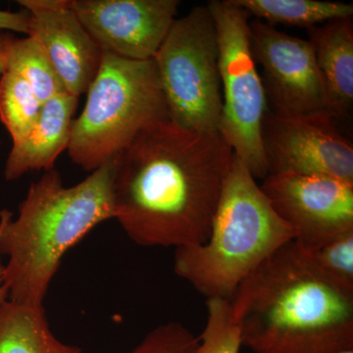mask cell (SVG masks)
Segmentation results:
<instances>
[{
	"instance_id": "6da1fadb",
	"label": "cell",
	"mask_w": 353,
	"mask_h": 353,
	"mask_svg": "<svg viewBox=\"0 0 353 353\" xmlns=\"http://www.w3.org/2000/svg\"><path fill=\"white\" fill-rule=\"evenodd\" d=\"M233 157L219 132L150 123L115 158L114 219L139 245L204 243Z\"/></svg>"
},
{
	"instance_id": "ffe728a7",
	"label": "cell",
	"mask_w": 353,
	"mask_h": 353,
	"mask_svg": "<svg viewBox=\"0 0 353 353\" xmlns=\"http://www.w3.org/2000/svg\"><path fill=\"white\" fill-rule=\"evenodd\" d=\"M301 250L323 277L336 287L353 292V231L315 248Z\"/></svg>"
},
{
	"instance_id": "d4e9b609",
	"label": "cell",
	"mask_w": 353,
	"mask_h": 353,
	"mask_svg": "<svg viewBox=\"0 0 353 353\" xmlns=\"http://www.w3.org/2000/svg\"><path fill=\"white\" fill-rule=\"evenodd\" d=\"M343 353H353V350H352V352H343Z\"/></svg>"
},
{
	"instance_id": "7402d4cb",
	"label": "cell",
	"mask_w": 353,
	"mask_h": 353,
	"mask_svg": "<svg viewBox=\"0 0 353 353\" xmlns=\"http://www.w3.org/2000/svg\"><path fill=\"white\" fill-rule=\"evenodd\" d=\"M0 30H8L21 34H29L30 15L28 11L11 12L0 10Z\"/></svg>"
},
{
	"instance_id": "5b68a950",
	"label": "cell",
	"mask_w": 353,
	"mask_h": 353,
	"mask_svg": "<svg viewBox=\"0 0 353 353\" xmlns=\"http://www.w3.org/2000/svg\"><path fill=\"white\" fill-rule=\"evenodd\" d=\"M87 94L67 150L73 163L90 173L126 150L143 128L169 116L153 59L137 61L103 52Z\"/></svg>"
},
{
	"instance_id": "4fadbf2b",
	"label": "cell",
	"mask_w": 353,
	"mask_h": 353,
	"mask_svg": "<svg viewBox=\"0 0 353 353\" xmlns=\"http://www.w3.org/2000/svg\"><path fill=\"white\" fill-rule=\"evenodd\" d=\"M78 102L79 97L63 92L43 103L32 131L13 143L4 170L7 181L55 168L57 157L68 148Z\"/></svg>"
},
{
	"instance_id": "2e32d148",
	"label": "cell",
	"mask_w": 353,
	"mask_h": 353,
	"mask_svg": "<svg viewBox=\"0 0 353 353\" xmlns=\"http://www.w3.org/2000/svg\"><path fill=\"white\" fill-rule=\"evenodd\" d=\"M248 15L273 26L285 24L306 29L321 23L347 19L353 15V6L343 2L318 0H233Z\"/></svg>"
},
{
	"instance_id": "9c48e42d",
	"label": "cell",
	"mask_w": 353,
	"mask_h": 353,
	"mask_svg": "<svg viewBox=\"0 0 353 353\" xmlns=\"http://www.w3.org/2000/svg\"><path fill=\"white\" fill-rule=\"evenodd\" d=\"M250 32L253 57L263 68L265 92L272 112L332 116L308 39L290 36L259 19L250 21Z\"/></svg>"
},
{
	"instance_id": "277c9868",
	"label": "cell",
	"mask_w": 353,
	"mask_h": 353,
	"mask_svg": "<svg viewBox=\"0 0 353 353\" xmlns=\"http://www.w3.org/2000/svg\"><path fill=\"white\" fill-rule=\"evenodd\" d=\"M294 238L234 153L208 240L175 248L174 271L206 299H231L253 271Z\"/></svg>"
},
{
	"instance_id": "5bb4252c",
	"label": "cell",
	"mask_w": 353,
	"mask_h": 353,
	"mask_svg": "<svg viewBox=\"0 0 353 353\" xmlns=\"http://www.w3.org/2000/svg\"><path fill=\"white\" fill-rule=\"evenodd\" d=\"M316 64L326 92L330 113L348 115L353 101V25L352 18L329 21L307 29Z\"/></svg>"
},
{
	"instance_id": "ba28073f",
	"label": "cell",
	"mask_w": 353,
	"mask_h": 353,
	"mask_svg": "<svg viewBox=\"0 0 353 353\" xmlns=\"http://www.w3.org/2000/svg\"><path fill=\"white\" fill-rule=\"evenodd\" d=\"M330 114L284 116L267 111L262 143L269 174L325 176L353 183V148Z\"/></svg>"
},
{
	"instance_id": "30bf717a",
	"label": "cell",
	"mask_w": 353,
	"mask_h": 353,
	"mask_svg": "<svg viewBox=\"0 0 353 353\" xmlns=\"http://www.w3.org/2000/svg\"><path fill=\"white\" fill-rule=\"evenodd\" d=\"M303 248L353 231V183L325 176L269 174L260 185Z\"/></svg>"
},
{
	"instance_id": "3957f363",
	"label": "cell",
	"mask_w": 353,
	"mask_h": 353,
	"mask_svg": "<svg viewBox=\"0 0 353 353\" xmlns=\"http://www.w3.org/2000/svg\"><path fill=\"white\" fill-rule=\"evenodd\" d=\"M115 158L82 182L64 187L57 169L32 183L19 214L0 211V255L9 299L29 305L43 301L61 260L94 227L114 219Z\"/></svg>"
},
{
	"instance_id": "52a82bcc",
	"label": "cell",
	"mask_w": 353,
	"mask_h": 353,
	"mask_svg": "<svg viewBox=\"0 0 353 353\" xmlns=\"http://www.w3.org/2000/svg\"><path fill=\"white\" fill-rule=\"evenodd\" d=\"M217 31L222 85V138L255 179L268 176L262 126L268 109L263 79L256 68L248 14L233 0L208 3Z\"/></svg>"
},
{
	"instance_id": "603a6c76",
	"label": "cell",
	"mask_w": 353,
	"mask_h": 353,
	"mask_svg": "<svg viewBox=\"0 0 353 353\" xmlns=\"http://www.w3.org/2000/svg\"><path fill=\"white\" fill-rule=\"evenodd\" d=\"M11 34L0 32V75L6 70V44Z\"/></svg>"
},
{
	"instance_id": "7c38bea8",
	"label": "cell",
	"mask_w": 353,
	"mask_h": 353,
	"mask_svg": "<svg viewBox=\"0 0 353 353\" xmlns=\"http://www.w3.org/2000/svg\"><path fill=\"white\" fill-rule=\"evenodd\" d=\"M30 15L28 36L36 39L63 83L76 97L87 94L103 51L83 28L70 0H20Z\"/></svg>"
},
{
	"instance_id": "8fae6325",
	"label": "cell",
	"mask_w": 353,
	"mask_h": 353,
	"mask_svg": "<svg viewBox=\"0 0 353 353\" xmlns=\"http://www.w3.org/2000/svg\"><path fill=\"white\" fill-rule=\"evenodd\" d=\"M103 52L137 61L155 54L175 22L176 0H70Z\"/></svg>"
},
{
	"instance_id": "9a60e30c",
	"label": "cell",
	"mask_w": 353,
	"mask_h": 353,
	"mask_svg": "<svg viewBox=\"0 0 353 353\" xmlns=\"http://www.w3.org/2000/svg\"><path fill=\"white\" fill-rule=\"evenodd\" d=\"M0 353H83L82 348L58 340L43 305L7 299L0 305Z\"/></svg>"
},
{
	"instance_id": "cb8c5ba5",
	"label": "cell",
	"mask_w": 353,
	"mask_h": 353,
	"mask_svg": "<svg viewBox=\"0 0 353 353\" xmlns=\"http://www.w3.org/2000/svg\"><path fill=\"white\" fill-rule=\"evenodd\" d=\"M9 299V290L7 288L6 277H4V264L1 262V255H0V305Z\"/></svg>"
},
{
	"instance_id": "ac0fdd59",
	"label": "cell",
	"mask_w": 353,
	"mask_h": 353,
	"mask_svg": "<svg viewBox=\"0 0 353 353\" xmlns=\"http://www.w3.org/2000/svg\"><path fill=\"white\" fill-rule=\"evenodd\" d=\"M43 103L17 73L4 70L0 79V120L12 138L22 141L32 131Z\"/></svg>"
},
{
	"instance_id": "d6986e66",
	"label": "cell",
	"mask_w": 353,
	"mask_h": 353,
	"mask_svg": "<svg viewBox=\"0 0 353 353\" xmlns=\"http://www.w3.org/2000/svg\"><path fill=\"white\" fill-rule=\"evenodd\" d=\"M206 311L197 353H240L241 323L233 299H206Z\"/></svg>"
},
{
	"instance_id": "7a4b0ae2",
	"label": "cell",
	"mask_w": 353,
	"mask_h": 353,
	"mask_svg": "<svg viewBox=\"0 0 353 353\" xmlns=\"http://www.w3.org/2000/svg\"><path fill=\"white\" fill-rule=\"evenodd\" d=\"M241 343L255 353L353 350V292L332 284L290 241L232 297Z\"/></svg>"
},
{
	"instance_id": "44dd1931",
	"label": "cell",
	"mask_w": 353,
	"mask_h": 353,
	"mask_svg": "<svg viewBox=\"0 0 353 353\" xmlns=\"http://www.w3.org/2000/svg\"><path fill=\"white\" fill-rule=\"evenodd\" d=\"M199 340L181 323L160 325L137 347L124 353H197Z\"/></svg>"
},
{
	"instance_id": "8992f818",
	"label": "cell",
	"mask_w": 353,
	"mask_h": 353,
	"mask_svg": "<svg viewBox=\"0 0 353 353\" xmlns=\"http://www.w3.org/2000/svg\"><path fill=\"white\" fill-rule=\"evenodd\" d=\"M153 60L169 117L190 131L219 132V46L208 4L175 20Z\"/></svg>"
},
{
	"instance_id": "e0dca14e",
	"label": "cell",
	"mask_w": 353,
	"mask_h": 353,
	"mask_svg": "<svg viewBox=\"0 0 353 353\" xmlns=\"http://www.w3.org/2000/svg\"><path fill=\"white\" fill-rule=\"evenodd\" d=\"M6 70L22 77L41 103L67 92L41 44L32 37L17 39L11 34L6 44Z\"/></svg>"
}]
</instances>
